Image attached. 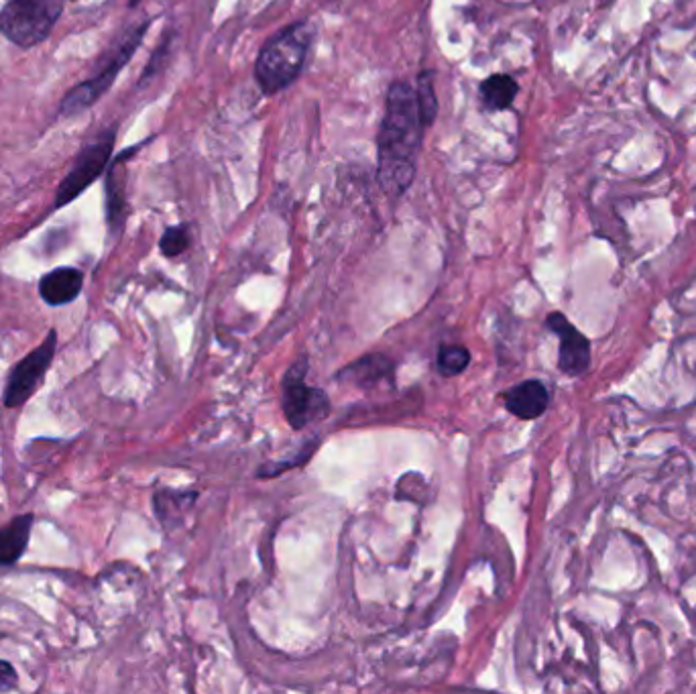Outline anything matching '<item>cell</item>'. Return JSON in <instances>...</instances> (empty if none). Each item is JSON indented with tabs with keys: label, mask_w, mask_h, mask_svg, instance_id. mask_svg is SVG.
Returning <instances> with one entry per match:
<instances>
[{
	"label": "cell",
	"mask_w": 696,
	"mask_h": 694,
	"mask_svg": "<svg viewBox=\"0 0 696 694\" xmlns=\"http://www.w3.org/2000/svg\"><path fill=\"white\" fill-rule=\"evenodd\" d=\"M424 131L416 88L408 82H393L377 141V182L387 196L399 198L410 190Z\"/></svg>",
	"instance_id": "cell-1"
},
{
	"label": "cell",
	"mask_w": 696,
	"mask_h": 694,
	"mask_svg": "<svg viewBox=\"0 0 696 694\" xmlns=\"http://www.w3.org/2000/svg\"><path fill=\"white\" fill-rule=\"evenodd\" d=\"M314 39L316 27L308 19L287 25L267 39L255 62V80L263 94H279L300 78Z\"/></svg>",
	"instance_id": "cell-2"
},
{
	"label": "cell",
	"mask_w": 696,
	"mask_h": 694,
	"mask_svg": "<svg viewBox=\"0 0 696 694\" xmlns=\"http://www.w3.org/2000/svg\"><path fill=\"white\" fill-rule=\"evenodd\" d=\"M149 25H151V21H145L139 27L131 29L119 43L114 45L112 53H108L104 57L106 62L100 66V72L96 76L76 84L74 88H70L66 92V96L62 98V104H60V117L62 119H72V117H76V114H82L84 110L94 106L112 88L116 78H119L123 68L131 62V57L135 55V51L143 43V37H145Z\"/></svg>",
	"instance_id": "cell-3"
},
{
	"label": "cell",
	"mask_w": 696,
	"mask_h": 694,
	"mask_svg": "<svg viewBox=\"0 0 696 694\" xmlns=\"http://www.w3.org/2000/svg\"><path fill=\"white\" fill-rule=\"evenodd\" d=\"M66 0H7L0 9V33L21 49L43 43L60 21Z\"/></svg>",
	"instance_id": "cell-4"
},
{
	"label": "cell",
	"mask_w": 696,
	"mask_h": 694,
	"mask_svg": "<svg viewBox=\"0 0 696 694\" xmlns=\"http://www.w3.org/2000/svg\"><path fill=\"white\" fill-rule=\"evenodd\" d=\"M114 141H116V127L102 131L94 141L84 145L72 169L66 173L60 188H57L55 192V202H53L55 210L72 204L102 176L112 157Z\"/></svg>",
	"instance_id": "cell-5"
},
{
	"label": "cell",
	"mask_w": 696,
	"mask_h": 694,
	"mask_svg": "<svg viewBox=\"0 0 696 694\" xmlns=\"http://www.w3.org/2000/svg\"><path fill=\"white\" fill-rule=\"evenodd\" d=\"M330 410L324 391L306 383V361H298L283 379V412L294 430L322 420Z\"/></svg>",
	"instance_id": "cell-6"
},
{
	"label": "cell",
	"mask_w": 696,
	"mask_h": 694,
	"mask_svg": "<svg viewBox=\"0 0 696 694\" xmlns=\"http://www.w3.org/2000/svg\"><path fill=\"white\" fill-rule=\"evenodd\" d=\"M55 346H57V332L51 330L33 353H29L21 363L13 367L11 377L7 381V389H5L7 408L23 406V403L35 393V389L41 385L47 369L53 363Z\"/></svg>",
	"instance_id": "cell-7"
},
{
	"label": "cell",
	"mask_w": 696,
	"mask_h": 694,
	"mask_svg": "<svg viewBox=\"0 0 696 694\" xmlns=\"http://www.w3.org/2000/svg\"><path fill=\"white\" fill-rule=\"evenodd\" d=\"M546 326L558 336V369L568 377H578L591 367V340L580 332L564 314L552 312L546 318Z\"/></svg>",
	"instance_id": "cell-8"
},
{
	"label": "cell",
	"mask_w": 696,
	"mask_h": 694,
	"mask_svg": "<svg viewBox=\"0 0 696 694\" xmlns=\"http://www.w3.org/2000/svg\"><path fill=\"white\" fill-rule=\"evenodd\" d=\"M84 285V273L74 267H57L45 273L39 281V296L47 306L72 304Z\"/></svg>",
	"instance_id": "cell-9"
},
{
	"label": "cell",
	"mask_w": 696,
	"mask_h": 694,
	"mask_svg": "<svg viewBox=\"0 0 696 694\" xmlns=\"http://www.w3.org/2000/svg\"><path fill=\"white\" fill-rule=\"evenodd\" d=\"M548 403H550V391L538 379L519 383L505 393L507 412H511L519 420L540 418L548 410Z\"/></svg>",
	"instance_id": "cell-10"
},
{
	"label": "cell",
	"mask_w": 696,
	"mask_h": 694,
	"mask_svg": "<svg viewBox=\"0 0 696 694\" xmlns=\"http://www.w3.org/2000/svg\"><path fill=\"white\" fill-rule=\"evenodd\" d=\"M133 153H137V147H133L131 151H125L123 155H119L110 169H108V178H106V218H108V226L114 233H119L125 224V210H127V196H125V159L131 157Z\"/></svg>",
	"instance_id": "cell-11"
},
{
	"label": "cell",
	"mask_w": 696,
	"mask_h": 694,
	"mask_svg": "<svg viewBox=\"0 0 696 694\" xmlns=\"http://www.w3.org/2000/svg\"><path fill=\"white\" fill-rule=\"evenodd\" d=\"M35 517L25 513L0 530V566H13L27 550Z\"/></svg>",
	"instance_id": "cell-12"
},
{
	"label": "cell",
	"mask_w": 696,
	"mask_h": 694,
	"mask_svg": "<svg viewBox=\"0 0 696 694\" xmlns=\"http://www.w3.org/2000/svg\"><path fill=\"white\" fill-rule=\"evenodd\" d=\"M519 92L517 82L507 74H493L481 82L479 94L489 110H507Z\"/></svg>",
	"instance_id": "cell-13"
},
{
	"label": "cell",
	"mask_w": 696,
	"mask_h": 694,
	"mask_svg": "<svg viewBox=\"0 0 696 694\" xmlns=\"http://www.w3.org/2000/svg\"><path fill=\"white\" fill-rule=\"evenodd\" d=\"M416 102H418V112L422 125L428 129L434 125L438 117V96H436V86H434V74L424 70L416 78Z\"/></svg>",
	"instance_id": "cell-14"
},
{
	"label": "cell",
	"mask_w": 696,
	"mask_h": 694,
	"mask_svg": "<svg viewBox=\"0 0 696 694\" xmlns=\"http://www.w3.org/2000/svg\"><path fill=\"white\" fill-rule=\"evenodd\" d=\"M471 363V353L460 344H446L438 353V369L444 377L460 375Z\"/></svg>",
	"instance_id": "cell-15"
},
{
	"label": "cell",
	"mask_w": 696,
	"mask_h": 694,
	"mask_svg": "<svg viewBox=\"0 0 696 694\" xmlns=\"http://www.w3.org/2000/svg\"><path fill=\"white\" fill-rule=\"evenodd\" d=\"M188 247H190V230L186 224L169 226L159 241V249L165 257H178Z\"/></svg>",
	"instance_id": "cell-16"
},
{
	"label": "cell",
	"mask_w": 696,
	"mask_h": 694,
	"mask_svg": "<svg viewBox=\"0 0 696 694\" xmlns=\"http://www.w3.org/2000/svg\"><path fill=\"white\" fill-rule=\"evenodd\" d=\"M17 684V672L15 668L5 662V660H0V692H7V690H13Z\"/></svg>",
	"instance_id": "cell-17"
},
{
	"label": "cell",
	"mask_w": 696,
	"mask_h": 694,
	"mask_svg": "<svg viewBox=\"0 0 696 694\" xmlns=\"http://www.w3.org/2000/svg\"><path fill=\"white\" fill-rule=\"evenodd\" d=\"M139 3H141V0H129V7H131V9H135Z\"/></svg>",
	"instance_id": "cell-18"
}]
</instances>
